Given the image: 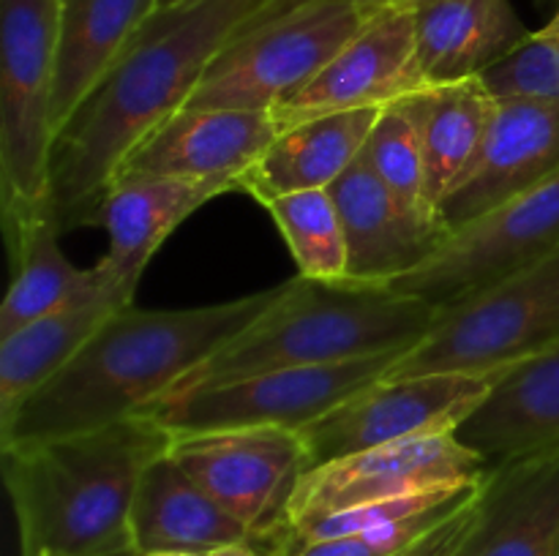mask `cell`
<instances>
[{
	"mask_svg": "<svg viewBox=\"0 0 559 556\" xmlns=\"http://www.w3.org/2000/svg\"><path fill=\"white\" fill-rule=\"evenodd\" d=\"M538 33H540V36H546V38H559V9L555 11V16L546 22V27H540Z\"/></svg>",
	"mask_w": 559,
	"mask_h": 556,
	"instance_id": "34",
	"label": "cell"
},
{
	"mask_svg": "<svg viewBox=\"0 0 559 556\" xmlns=\"http://www.w3.org/2000/svg\"><path fill=\"white\" fill-rule=\"evenodd\" d=\"M278 292L282 283L200 309L151 311L131 303L115 311L52 382L0 425V450L147 412L191 368L251 325Z\"/></svg>",
	"mask_w": 559,
	"mask_h": 556,
	"instance_id": "2",
	"label": "cell"
},
{
	"mask_svg": "<svg viewBox=\"0 0 559 556\" xmlns=\"http://www.w3.org/2000/svg\"><path fill=\"white\" fill-rule=\"evenodd\" d=\"M360 156L374 169L377 178L391 185L396 194L437 210L426 194L424 140H420L418 118L407 96L382 109Z\"/></svg>",
	"mask_w": 559,
	"mask_h": 556,
	"instance_id": "28",
	"label": "cell"
},
{
	"mask_svg": "<svg viewBox=\"0 0 559 556\" xmlns=\"http://www.w3.org/2000/svg\"><path fill=\"white\" fill-rule=\"evenodd\" d=\"M480 80L497 98H559V38L533 33V38L522 49H516L511 58L486 71Z\"/></svg>",
	"mask_w": 559,
	"mask_h": 556,
	"instance_id": "30",
	"label": "cell"
},
{
	"mask_svg": "<svg viewBox=\"0 0 559 556\" xmlns=\"http://www.w3.org/2000/svg\"><path fill=\"white\" fill-rule=\"evenodd\" d=\"M180 3H191V0H158V9H173V5Z\"/></svg>",
	"mask_w": 559,
	"mask_h": 556,
	"instance_id": "35",
	"label": "cell"
},
{
	"mask_svg": "<svg viewBox=\"0 0 559 556\" xmlns=\"http://www.w3.org/2000/svg\"><path fill=\"white\" fill-rule=\"evenodd\" d=\"M533 38L511 0L415 5V52L426 85L478 80Z\"/></svg>",
	"mask_w": 559,
	"mask_h": 556,
	"instance_id": "21",
	"label": "cell"
},
{
	"mask_svg": "<svg viewBox=\"0 0 559 556\" xmlns=\"http://www.w3.org/2000/svg\"><path fill=\"white\" fill-rule=\"evenodd\" d=\"M173 431L151 414L3 447L20 556H136L131 505Z\"/></svg>",
	"mask_w": 559,
	"mask_h": 556,
	"instance_id": "3",
	"label": "cell"
},
{
	"mask_svg": "<svg viewBox=\"0 0 559 556\" xmlns=\"http://www.w3.org/2000/svg\"><path fill=\"white\" fill-rule=\"evenodd\" d=\"M207 556H265L254 543H235L227 545V548H218Z\"/></svg>",
	"mask_w": 559,
	"mask_h": 556,
	"instance_id": "33",
	"label": "cell"
},
{
	"mask_svg": "<svg viewBox=\"0 0 559 556\" xmlns=\"http://www.w3.org/2000/svg\"><path fill=\"white\" fill-rule=\"evenodd\" d=\"M382 109L325 114L278 131L260 161L243 174L240 191L265 205L295 191L331 189L364 153Z\"/></svg>",
	"mask_w": 559,
	"mask_h": 556,
	"instance_id": "22",
	"label": "cell"
},
{
	"mask_svg": "<svg viewBox=\"0 0 559 556\" xmlns=\"http://www.w3.org/2000/svg\"><path fill=\"white\" fill-rule=\"evenodd\" d=\"M393 0H267L265 5L254 11L243 25L238 27L233 38H243L249 33L262 31V27H271L276 22L289 20V16L306 14V11L314 9H328V5H391Z\"/></svg>",
	"mask_w": 559,
	"mask_h": 556,
	"instance_id": "32",
	"label": "cell"
},
{
	"mask_svg": "<svg viewBox=\"0 0 559 556\" xmlns=\"http://www.w3.org/2000/svg\"><path fill=\"white\" fill-rule=\"evenodd\" d=\"M456 436L484 456L489 472L559 456V341L508 368Z\"/></svg>",
	"mask_w": 559,
	"mask_h": 556,
	"instance_id": "18",
	"label": "cell"
},
{
	"mask_svg": "<svg viewBox=\"0 0 559 556\" xmlns=\"http://www.w3.org/2000/svg\"><path fill=\"white\" fill-rule=\"evenodd\" d=\"M420 125L426 194L442 210L448 196L467 180L489 136L497 96L480 80L426 85L407 96Z\"/></svg>",
	"mask_w": 559,
	"mask_h": 556,
	"instance_id": "24",
	"label": "cell"
},
{
	"mask_svg": "<svg viewBox=\"0 0 559 556\" xmlns=\"http://www.w3.org/2000/svg\"><path fill=\"white\" fill-rule=\"evenodd\" d=\"M60 0H0V202L5 240L49 216Z\"/></svg>",
	"mask_w": 559,
	"mask_h": 556,
	"instance_id": "5",
	"label": "cell"
},
{
	"mask_svg": "<svg viewBox=\"0 0 559 556\" xmlns=\"http://www.w3.org/2000/svg\"><path fill=\"white\" fill-rule=\"evenodd\" d=\"M426 87L415 52V9L382 5L331 63L295 96L271 109L276 129L355 109H382Z\"/></svg>",
	"mask_w": 559,
	"mask_h": 556,
	"instance_id": "13",
	"label": "cell"
},
{
	"mask_svg": "<svg viewBox=\"0 0 559 556\" xmlns=\"http://www.w3.org/2000/svg\"><path fill=\"white\" fill-rule=\"evenodd\" d=\"M456 556H559V456L491 469Z\"/></svg>",
	"mask_w": 559,
	"mask_h": 556,
	"instance_id": "19",
	"label": "cell"
},
{
	"mask_svg": "<svg viewBox=\"0 0 559 556\" xmlns=\"http://www.w3.org/2000/svg\"><path fill=\"white\" fill-rule=\"evenodd\" d=\"M287 240L298 276L314 281H347V238L331 191H295L265 202Z\"/></svg>",
	"mask_w": 559,
	"mask_h": 556,
	"instance_id": "27",
	"label": "cell"
},
{
	"mask_svg": "<svg viewBox=\"0 0 559 556\" xmlns=\"http://www.w3.org/2000/svg\"><path fill=\"white\" fill-rule=\"evenodd\" d=\"M478 491H473V494L464 496V499L451 501V505L435 507V510L429 512H418V516L382 523V527L364 529V532L344 534V537H331V540H320V543L300 545V548L284 551V554H276V556H393L399 554V551L407 548V545H413L418 537H424L426 532H431L437 523L451 518L459 507L473 501L475 496H478Z\"/></svg>",
	"mask_w": 559,
	"mask_h": 556,
	"instance_id": "29",
	"label": "cell"
},
{
	"mask_svg": "<svg viewBox=\"0 0 559 556\" xmlns=\"http://www.w3.org/2000/svg\"><path fill=\"white\" fill-rule=\"evenodd\" d=\"M142 556H191V554H142Z\"/></svg>",
	"mask_w": 559,
	"mask_h": 556,
	"instance_id": "38",
	"label": "cell"
},
{
	"mask_svg": "<svg viewBox=\"0 0 559 556\" xmlns=\"http://www.w3.org/2000/svg\"><path fill=\"white\" fill-rule=\"evenodd\" d=\"M276 136L271 112L186 107L126 158L118 178L211 180L240 191Z\"/></svg>",
	"mask_w": 559,
	"mask_h": 556,
	"instance_id": "16",
	"label": "cell"
},
{
	"mask_svg": "<svg viewBox=\"0 0 559 556\" xmlns=\"http://www.w3.org/2000/svg\"><path fill=\"white\" fill-rule=\"evenodd\" d=\"M58 238L60 232L49 216L25 223L9 238L14 278L0 305V338L109 287L98 265L87 270L71 265Z\"/></svg>",
	"mask_w": 559,
	"mask_h": 556,
	"instance_id": "26",
	"label": "cell"
},
{
	"mask_svg": "<svg viewBox=\"0 0 559 556\" xmlns=\"http://www.w3.org/2000/svg\"><path fill=\"white\" fill-rule=\"evenodd\" d=\"M233 189L211 180L183 178H118L98 200L87 227L109 234V249L96 262L104 281L134 303L136 287L164 240L216 196Z\"/></svg>",
	"mask_w": 559,
	"mask_h": 556,
	"instance_id": "17",
	"label": "cell"
},
{
	"mask_svg": "<svg viewBox=\"0 0 559 556\" xmlns=\"http://www.w3.org/2000/svg\"><path fill=\"white\" fill-rule=\"evenodd\" d=\"M486 474L489 467L484 456L464 445L456 434L371 447L309 469L289 501L287 529L347 507L402 499L420 491L484 483Z\"/></svg>",
	"mask_w": 559,
	"mask_h": 556,
	"instance_id": "12",
	"label": "cell"
},
{
	"mask_svg": "<svg viewBox=\"0 0 559 556\" xmlns=\"http://www.w3.org/2000/svg\"><path fill=\"white\" fill-rule=\"evenodd\" d=\"M506 371L382 379L300 428L309 469L420 436L456 434Z\"/></svg>",
	"mask_w": 559,
	"mask_h": 556,
	"instance_id": "11",
	"label": "cell"
},
{
	"mask_svg": "<svg viewBox=\"0 0 559 556\" xmlns=\"http://www.w3.org/2000/svg\"><path fill=\"white\" fill-rule=\"evenodd\" d=\"M347 238V281L391 287L442 249L453 229L442 213L382 183L358 156L331 185Z\"/></svg>",
	"mask_w": 559,
	"mask_h": 556,
	"instance_id": "14",
	"label": "cell"
},
{
	"mask_svg": "<svg viewBox=\"0 0 559 556\" xmlns=\"http://www.w3.org/2000/svg\"><path fill=\"white\" fill-rule=\"evenodd\" d=\"M559 249V174L453 229L431 259L388 289L437 311L495 287Z\"/></svg>",
	"mask_w": 559,
	"mask_h": 556,
	"instance_id": "10",
	"label": "cell"
},
{
	"mask_svg": "<svg viewBox=\"0 0 559 556\" xmlns=\"http://www.w3.org/2000/svg\"><path fill=\"white\" fill-rule=\"evenodd\" d=\"M440 311L388 287L293 278L278 298L191 368L167 396L218 387L282 368H309L385 352H409L435 327Z\"/></svg>",
	"mask_w": 559,
	"mask_h": 556,
	"instance_id": "4",
	"label": "cell"
},
{
	"mask_svg": "<svg viewBox=\"0 0 559 556\" xmlns=\"http://www.w3.org/2000/svg\"><path fill=\"white\" fill-rule=\"evenodd\" d=\"M478 496L473 501H467L464 507H459L451 518L437 523L424 537H418L413 545H407V548L393 556H456L462 543L467 540L469 529H473L475 512H478Z\"/></svg>",
	"mask_w": 559,
	"mask_h": 556,
	"instance_id": "31",
	"label": "cell"
},
{
	"mask_svg": "<svg viewBox=\"0 0 559 556\" xmlns=\"http://www.w3.org/2000/svg\"><path fill=\"white\" fill-rule=\"evenodd\" d=\"M382 5H328L233 38L202 74L189 107L271 112L309 85Z\"/></svg>",
	"mask_w": 559,
	"mask_h": 556,
	"instance_id": "7",
	"label": "cell"
},
{
	"mask_svg": "<svg viewBox=\"0 0 559 556\" xmlns=\"http://www.w3.org/2000/svg\"><path fill=\"white\" fill-rule=\"evenodd\" d=\"M559 341V249L437 314L429 336L385 379L508 371Z\"/></svg>",
	"mask_w": 559,
	"mask_h": 556,
	"instance_id": "6",
	"label": "cell"
},
{
	"mask_svg": "<svg viewBox=\"0 0 559 556\" xmlns=\"http://www.w3.org/2000/svg\"><path fill=\"white\" fill-rule=\"evenodd\" d=\"M267 0H191L158 9L60 129L47 213L58 232L87 227L126 158L189 107L207 65Z\"/></svg>",
	"mask_w": 559,
	"mask_h": 556,
	"instance_id": "1",
	"label": "cell"
},
{
	"mask_svg": "<svg viewBox=\"0 0 559 556\" xmlns=\"http://www.w3.org/2000/svg\"><path fill=\"white\" fill-rule=\"evenodd\" d=\"M156 11L158 0H60L52 96L55 136Z\"/></svg>",
	"mask_w": 559,
	"mask_h": 556,
	"instance_id": "23",
	"label": "cell"
},
{
	"mask_svg": "<svg viewBox=\"0 0 559 556\" xmlns=\"http://www.w3.org/2000/svg\"><path fill=\"white\" fill-rule=\"evenodd\" d=\"M540 5H544V9H546V5H549V9H559V0H540Z\"/></svg>",
	"mask_w": 559,
	"mask_h": 556,
	"instance_id": "37",
	"label": "cell"
},
{
	"mask_svg": "<svg viewBox=\"0 0 559 556\" xmlns=\"http://www.w3.org/2000/svg\"><path fill=\"white\" fill-rule=\"evenodd\" d=\"M131 532L136 556H207L235 543L257 545L254 534L218 501H213L169 450L147 463L142 472L131 505Z\"/></svg>",
	"mask_w": 559,
	"mask_h": 556,
	"instance_id": "20",
	"label": "cell"
},
{
	"mask_svg": "<svg viewBox=\"0 0 559 556\" xmlns=\"http://www.w3.org/2000/svg\"><path fill=\"white\" fill-rule=\"evenodd\" d=\"M169 452L213 501L254 534L262 554H271L287 532L289 501L309 472L300 431H186L173 434Z\"/></svg>",
	"mask_w": 559,
	"mask_h": 556,
	"instance_id": "9",
	"label": "cell"
},
{
	"mask_svg": "<svg viewBox=\"0 0 559 556\" xmlns=\"http://www.w3.org/2000/svg\"><path fill=\"white\" fill-rule=\"evenodd\" d=\"M126 305L131 303L107 287L0 338V425L33 392L52 382L82 352L93 333Z\"/></svg>",
	"mask_w": 559,
	"mask_h": 556,
	"instance_id": "25",
	"label": "cell"
},
{
	"mask_svg": "<svg viewBox=\"0 0 559 556\" xmlns=\"http://www.w3.org/2000/svg\"><path fill=\"white\" fill-rule=\"evenodd\" d=\"M393 3L409 5V9H415V5H424V3H429V0H393Z\"/></svg>",
	"mask_w": 559,
	"mask_h": 556,
	"instance_id": "36",
	"label": "cell"
},
{
	"mask_svg": "<svg viewBox=\"0 0 559 556\" xmlns=\"http://www.w3.org/2000/svg\"><path fill=\"white\" fill-rule=\"evenodd\" d=\"M555 174H559V98H497L478 161L440 213L448 227L459 229Z\"/></svg>",
	"mask_w": 559,
	"mask_h": 556,
	"instance_id": "15",
	"label": "cell"
},
{
	"mask_svg": "<svg viewBox=\"0 0 559 556\" xmlns=\"http://www.w3.org/2000/svg\"><path fill=\"white\" fill-rule=\"evenodd\" d=\"M407 352H385L309 368H282L246 376L218 387H200L164 396L147 412L173 434L216 428H289L300 431L385 379L391 365Z\"/></svg>",
	"mask_w": 559,
	"mask_h": 556,
	"instance_id": "8",
	"label": "cell"
}]
</instances>
